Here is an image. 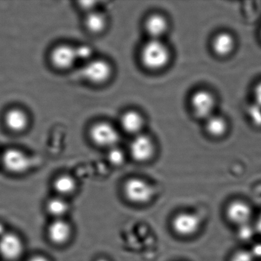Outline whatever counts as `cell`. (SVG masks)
<instances>
[{
  "label": "cell",
  "instance_id": "cell-13",
  "mask_svg": "<svg viewBox=\"0 0 261 261\" xmlns=\"http://www.w3.org/2000/svg\"><path fill=\"white\" fill-rule=\"evenodd\" d=\"M6 126L10 130L20 133L28 127L30 118L28 114L19 108L9 110L4 117Z\"/></svg>",
  "mask_w": 261,
  "mask_h": 261
},
{
  "label": "cell",
  "instance_id": "cell-20",
  "mask_svg": "<svg viewBox=\"0 0 261 261\" xmlns=\"http://www.w3.org/2000/svg\"><path fill=\"white\" fill-rule=\"evenodd\" d=\"M227 123L223 117L212 115L206 120V130L210 135L220 137L227 130Z\"/></svg>",
  "mask_w": 261,
  "mask_h": 261
},
{
  "label": "cell",
  "instance_id": "cell-25",
  "mask_svg": "<svg viewBox=\"0 0 261 261\" xmlns=\"http://www.w3.org/2000/svg\"><path fill=\"white\" fill-rule=\"evenodd\" d=\"M253 236V230L248 224L240 226L239 237L243 240H248Z\"/></svg>",
  "mask_w": 261,
  "mask_h": 261
},
{
  "label": "cell",
  "instance_id": "cell-14",
  "mask_svg": "<svg viewBox=\"0 0 261 261\" xmlns=\"http://www.w3.org/2000/svg\"><path fill=\"white\" fill-rule=\"evenodd\" d=\"M45 211L53 219L66 218L71 211V204L68 198L55 195L45 202Z\"/></svg>",
  "mask_w": 261,
  "mask_h": 261
},
{
  "label": "cell",
  "instance_id": "cell-21",
  "mask_svg": "<svg viewBox=\"0 0 261 261\" xmlns=\"http://www.w3.org/2000/svg\"><path fill=\"white\" fill-rule=\"evenodd\" d=\"M108 160L114 166H121L124 163V153L120 148L114 146V147L111 148L108 152Z\"/></svg>",
  "mask_w": 261,
  "mask_h": 261
},
{
  "label": "cell",
  "instance_id": "cell-2",
  "mask_svg": "<svg viewBox=\"0 0 261 261\" xmlns=\"http://www.w3.org/2000/svg\"><path fill=\"white\" fill-rule=\"evenodd\" d=\"M25 247L20 235L8 230L0 237V257L7 261L18 260L23 255Z\"/></svg>",
  "mask_w": 261,
  "mask_h": 261
},
{
  "label": "cell",
  "instance_id": "cell-18",
  "mask_svg": "<svg viewBox=\"0 0 261 261\" xmlns=\"http://www.w3.org/2000/svg\"><path fill=\"white\" fill-rule=\"evenodd\" d=\"M234 39L227 33L217 35L212 42V48L215 54L219 56H228L234 48Z\"/></svg>",
  "mask_w": 261,
  "mask_h": 261
},
{
  "label": "cell",
  "instance_id": "cell-12",
  "mask_svg": "<svg viewBox=\"0 0 261 261\" xmlns=\"http://www.w3.org/2000/svg\"><path fill=\"white\" fill-rule=\"evenodd\" d=\"M251 215V208L244 201H233L229 204L227 208V216L228 219L233 224L239 226L248 224Z\"/></svg>",
  "mask_w": 261,
  "mask_h": 261
},
{
  "label": "cell",
  "instance_id": "cell-7",
  "mask_svg": "<svg viewBox=\"0 0 261 261\" xmlns=\"http://www.w3.org/2000/svg\"><path fill=\"white\" fill-rule=\"evenodd\" d=\"M124 193L127 199L133 203L145 204L152 198V189L143 179L131 178L125 184Z\"/></svg>",
  "mask_w": 261,
  "mask_h": 261
},
{
  "label": "cell",
  "instance_id": "cell-28",
  "mask_svg": "<svg viewBox=\"0 0 261 261\" xmlns=\"http://www.w3.org/2000/svg\"><path fill=\"white\" fill-rule=\"evenodd\" d=\"M27 261H51L48 256L43 254H35L30 256Z\"/></svg>",
  "mask_w": 261,
  "mask_h": 261
},
{
  "label": "cell",
  "instance_id": "cell-16",
  "mask_svg": "<svg viewBox=\"0 0 261 261\" xmlns=\"http://www.w3.org/2000/svg\"><path fill=\"white\" fill-rule=\"evenodd\" d=\"M146 33L152 39L160 40L167 31L168 23L166 19L161 15L154 14L149 16L145 22Z\"/></svg>",
  "mask_w": 261,
  "mask_h": 261
},
{
  "label": "cell",
  "instance_id": "cell-15",
  "mask_svg": "<svg viewBox=\"0 0 261 261\" xmlns=\"http://www.w3.org/2000/svg\"><path fill=\"white\" fill-rule=\"evenodd\" d=\"M53 187L56 195L68 198L77 192V183L72 175L62 174L55 178Z\"/></svg>",
  "mask_w": 261,
  "mask_h": 261
},
{
  "label": "cell",
  "instance_id": "cell-29",
  "mask_svg": "<svg viewBox=\"0 0 261 261\" xmlns=\"http://www.w3.org/2000/svg\"><path fill=\"white\" fill-rule=\"evenodd\" d=\"M253 255V256H257V257H261V244H256L253 247V250L250 252Z\"/></svg>",
  "mask_w": 261,
  "mask_h": 261
},
{
  "label": "cell",
  "instance_id": "cell-32",
  "mask_svg": "<svg viewBox=\"0 0 261 261\" xmlns=\"http://www.w3.org/2000/svg\"><path fill=\"white\" fill-rule=\"evenodd\" d=\"M95 261H109L108 259H106V258L105 257H100L97 258V259H96Z\"/></svg>",
  "mask_w": 261,
  "mask_h": 261
},
{
  "label": "cell",
  "instance_id": "cell-30",
  "mask_svg": "<svg viewBox=\"0 0 261 261\" xmlns=\"http://www.w3.org/2000/svg\"><path fill=\"white\" fill-rule=\"evenodd\" d=\"M256 230H257V232L259 233V234H261V215H259L257 221H256Z\"/></svg>",
  "mask_w": 261,
  "mask_h": 261
},
{
  "label": "cell",
  "instance_id": "cell-4",
  "mask_svg": "<svg viewBox=\"0 0 261 261\" xmlns=\"http://www.w3.org/2000/svg\"><path fill=\"white\" fill-rule=\"evenodd\" d=\"M112 68L108 62L96 59L87 62L82 69V74L85 80L94 85H101L109 80Z\"/></svg>",
  "mask_w": 261,
  "mask_h": 261
},
{
  "label": "cell",
  "instance_id": "cell-8",
  "mask_svg": "<svg viewBox=\"0 0 261 261\" xmlns=\"http://www.w3.org/2000/svg\"><path fill=\"white\" fill-rule=\"evenodd\" d=\"M215 100L210 92L200 90L192 94L191 97V107L197 117L207 120L213 115Z\"/></svg>",
  "mask_w": 261,
  "mask_h": 261
},
{
  "label": "cell",
  "instance_id": "cell-23",
  "mask_svg": "<svg viewBox=\"0 0 261 261\" xmlns=\"http://www.w3.org/2000/svg\"><path fill=\"white\" fill-rule=\"evenodd\" d=\"M248 115L252 123L256 126H261V107L259 105H251L248 109Z\"/></svg>",
  "mask_w": 261,
  "mask_h": 261
},
{
  "label": "cell",
  "instance_id": "cell-9",
  "mask_svg": "<svg viewBox=\"0 0 261 261\" xmlns=\"http://www.w3.org/2000/svg\"><path fill=\"white\" fill-rule=\"evenodd\" d=\"M129 152L136 161H147L154 153L153 142L148 136L138 134L131 142Z\"/></svg>",
  "mask_w": 261,
  "mask_h": 261
},
{
  "label": "cell",
  "instance_id": "cell-6",
  "mask_svg": "<svg viewBox=\"0 0 261 261\" xmlns=\"http://www.w3.org/2000/svg\"><path fill=\"white\" fill-rule=\"evenodd\" d=\"M2 163L8 172L16 175L25 173L32 166L30 157L25 152L16 149L6 151L3 155Z\"/></svg>",
  "mask_w": 261,
  "mask_h": 261
},
{
  "label": "cell",
  "instance_id": "cell-3",
  "mask_svg": "<svg viewBox=\"0 0 261 261\" xmlns=\"http://www.w3.org/2000/svg\"><path fill=\"white\" fill-rule=\"evenodd\" d=\"M74 233L72 224L66 218L53 219L46 229L48 241L55 246L62 247L71 241Z\"/></svg>",
  "mask_w": 261,
  "mask_h": 261
},
{
  "label": "cell",
  "instance_id": "cell-22",
  "mask_svg": "<svg viewBox=\"0 0 261 261\" xmlns=\"http://www.w3.org/2000/svg\"><path fill=\"white\" fill-rule=\"evenodd\" d=\"M75 53L77 60L88 62L92 56L93 50L88 45H80L75 48Z\"/></svg>",
  "mask_w": 261,
  "mask_h": 261
},
{
  "label": "cell",
  "instance_id": "cell-1",
  "mask_svg": "<svg viewBox=\"0 0 261 261\" xmlns=\"http://www.w3.org/2000/svg\"><path fill=\"white\" fill-rule=\"evenodd\" d=\"M169 48L160 40L151 39L142 49V63L148 69H162L169 63Z\"/></svg>",
  "mask_w": 261,
  "mask_h": 261
},
{
  "label": "cell",
  "instance_id": "cell-24",
  "mask_svg": "<svg viewBox=\"0 0 261 261\" xmlns=\"http://www.w3.org/2000/svg\"><path fill=\"white\" fill-rule=\"evenodd\" d=\"M253 256L250 252L239 251L235 253L230 261H253Z\"/></svg>",
  "mask_w": 261,
  "mask_h": 261
},
{
  "label": "cell",
  "instance_id": "cell-11",
  "mask_svg": "<svg viewBox=\"0 0 261 261\" xmlns=\"http://www.w3.org/2000/svg\"><path fill=\"white\" fill-rule=\"evenodd\" d=\"M172 227L178 234L185 237L191 236L199 229L200 219L194 214L181 213L174 218Z\"/></svg>",
  "mask_w": 261,
  "mask_h": 261
},
{
  "label": "cell",
  "instance_id": "cell-19",
  "mask_svg": "<svg viewBox=\"0 0 261 261\" xmlns=\"http://www.w3.org/2000/svg\"><path fill=\"white\" fill-rule=\"evenodd\" d=\"M85 25L90 33L98 34L106 28L107 19L102 13L91 12L85 19Z\"/></svg>",
  "mask_w": 261,
  "mask_h": 261
},
{
  "label": "cell",
  "instance_id": "cell-26",
  "mask_svg": "<svg viewBox=\"0 0 261 261\" xmlns=\"http://www.w3.org/2000/svg\"><path fill=\"white\" fill-rule=\"evenodd\" d=\"M96 2H93V1H82V2L79 3L81 9L85 11L90 12V13H91V12H93L92 10Z\"/></svg>",
  "mask_w": 261,
  "mask_h": 261
},
{
  "label": "cell",
  "instance_id": "cell-17",
  "mask_svg": "<svg viewBox=\"0 0 261 261\" xmlns=\"http://www.w3.org/2000/svg\"><path fill=\"white\" fill-rule=\"evenodd\" d=\"M120 125L128 134H138L143 128V118L137 111H126L120 118Z\"/></svg>",
  "mask_w": 261,
  "mask_h": 261
},
{
  "label": "cell",
  "instance_id": "cell-27",
  "mask_svg": "<svg viewBox=\"0 0 261 261\" xmlns=\"http://www.w3.org/2000/svg\"><path fill=\"white\" fill-rule=\"evenodd\" d=\"M254 98L256 103L261 107V83L256 85L254 89Z\"/></svg>",
  "mask_w": 261,
  "mask_h": 261
},
{
  "label": "cell",
  "instance_id": "cell-5",
  "mask_svg": "<svg viewBox=\"0 0 261 261\" xmlns=\"http://www.w3.org/2000/svg\"><path fill=\"white\" fill-rule=\"evenodd\" d=\"M90 137L96 145L110 149L117 146L120 135L114 126L106 122L96 123L90 130Z\"/></svg>",
  "mask_w": 261,
  "mask_h": 261
},
{
  "label": "cell",
  "instance_id": "cell-31",
  "mask_svg": "<svg viewBox=\"0 0 261 261\" xmlns=\"http://www.w3.org/2000/svg\"><path fill=\"white\" fill-rule=\"evenodd\" d=\"M8 230L6 229L5 225L2 222H0V237H2L4 233H7Z\"/></svg>",
  "mask_w": 261,
  "mask_h": 261
},
{
  "label": "cell",
  "instance_id": "cell-10",
  "mask_svg": "<svg viewBox=\"0 0 261 261\" xmlns=\"http://www.w3.org/2000/svg\"><path fill=\"white\" fill-rule=\"evenodd\" d=\"M50 60L58 69H69L77 61L75 48L68 45H59L51 51Z\"/></svg>",
  "mask_w": 261,
  "mask_h": 261
}]
</instances>
